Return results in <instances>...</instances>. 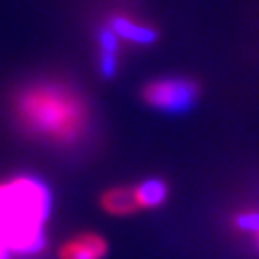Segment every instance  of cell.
I'll return each instance as SVG.
<instances>
[{
    "label": "cell",
    "mask_w": 259,
    "mask_h": 259,
    "mask_svg": "<svg viewBox=\"0 0 259 259\" xmlns=\"http://www.w3.org/2000/svg\"><path fill=\"white\" fill-rule=\"evenodd\" d=\"M198 93L200 89L192 79L169 77L150 81L142 89V100L161 111H185L196 102Z\"/></svg>",
    "instance_id": "obj_3"
},
{
    "label": "cell",
    "mask_w": 259,
    "mask_h": 259,
    "mask_svg": "<svg viewBox=\"0 0 259 259\" xmlns=\"http://www.w3.org/2000/svg\"><path fill=\"white\" fill-rule=\"evenodd\" d=\"M100 205L104 211L115 217L133 215L140 209L135 186H115V188L106 190L100 198Z\"/></svg>",
    "instance_id": "obj_5"
},
{
    "label": "cell",
    "mask_w": 259,
    "mask_h": 259,
    "mask_svg": "<svg viewBox=\"0 0 259 259\" xmlns=\"http://www.w3.org/2000/svg\"><path fill=\"white\" fill-rule=\"evenodd\" d=\"M14 117L31 137L67 146L89 131L91 108L73 87L60 81H38L14 96Z\"/></svg>",
    "instance_id": "obj_1"
},
{
    "label": "cell",
    "mask_w": 259,
    "mask_h": 259,
    "mask_svg": "<svg viewBox=\"0 0 259 259\" xmlns=\"http://www.w3.org/2000/svg\"><path fill=\"white\" fill-rule=\"evenodd\" d=\"M234 223H236V227L238 229H242V231H248V232H255L259 231V213H240L236 219H234Z\"/></svg>",
    "instance_id": "obj_9"
},
{
    "label": "cell",
    "mask_w": 259,
    "mask_h": 259,
    "mask_svg": "<svg viewBox=\"0 0 259 259\" xmlns=\"http://www.w3.org/2000/svg\"><path fill=\"white\" fill-rule=\"evenodd\" d=\"M108 253V244L100 234L83 232L62 244L58 259H104Z\"/></svg>",
    "instance_id": "obj_4"
},
{
    "label": "cell",
    "mask_w": 259,
    "mask_h": 259,
    "mask_svg": "<svg viewBox=\"0 0 259 259\" xmlns=\"http://www.w3.org/2000/svg\"><path fill=\"white\" fill-rule=\"evenodd\" d=\"M111 31L123 40H131L137 45H150L154 42L157 37V33L148 25H142L139 21H135L129 16H113L111 18Z\"/></svg>",
    "instance_id": "obj_6"
},
{
    "label": "cell",
    "mask_w": 259,
    "mask_h": 259,
    "mask_svg": "<svg viewBox=\"0 0 259 259\" xmlns=\"http://www.w3.org/2000/svg\"><path fill=\"white\" fill-rule=\"evenodd\" d=\"M117 48H119V37L110 27L100 31V67L106 77L115 73L117 64Z\"/></svg>",
    "instance_id": "obj_8"
},
{
    "label": "cell",
    "mask_w": 259,
    "mask_h": 259,
    "mask_svg": "<svg viewBox=\"0 0 259 259\" xmlns=\"http://www.w3.org/2000/svg\"><path fill=\"white\" fill-rule=\"evenodd\" d=\"M255 238H257V248H259V231L255 232Z\"/></svg>",
    "instance_id": "obj_10"
},
{
    "label": "cell",
    "mask_w": 259,
    "mask_h": 259,
    "mask_svg": "<svg viewBox=\"0 0 259 259\" xmlns=\"http://www.w3.org/2000/svg\"><path fill=\"white\" fill-rule=\"evenodd\" d=\"M50 192L37 177L0 183V259L35 255L47 244Z\"/></svg>",
    "instance_id": "obj_2"
},
{
    "label": "cell",
    "mask_w": 259,
    "mask_h": 259,
    "mask_svg": "<svg viewBox=\"0 0 259 259\" xmlns=\"http://www.w3.org/2000/svg\"><path fill=\"white\" fill-rule=\"evenodd\" d=\"M137 190V200H139L140 209H152L165 202L167 198V186L159 179H148L144 183L135 186Z\"/></svg>",
    "instance_id": "obj_7"
}]
</instances>
